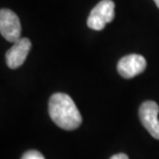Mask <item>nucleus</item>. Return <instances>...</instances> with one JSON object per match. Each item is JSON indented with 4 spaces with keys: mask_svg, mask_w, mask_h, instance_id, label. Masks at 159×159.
<instances>
[{
    "mask_svg": "<svg viewBox=\"0 0 159 159\" xmlns=\"http://www.w3.org/2000/svg\"><path fill=\"white\" fill-rule=\"evenodd\" d=\"M147 67V61L142 55L130 54L121 58L117 65V69L121 77L132 79L141 75Z\"/></svg>",
    "mask_w": 159,
    "mask_h": 159,
    "instance_id": "nucleus-5",
    "label": "nucleus"
},
{
    "mask_svg": "<svg viewBox=\"0 0 159 159\" xmlns=\"http://www.w3.org/2000/svg\"><path fill=\"white\" fill-rule=\"evenodd\" d=\"M49 115L57 126L75 130L82 124V116L75 101L65 93H55L49 100Z\"/></svg>",
    "mask_w": 159,
    "mask_h": 159,
    "instance_id": "nucleus-1",
    "label": "nucleus"
},
{
    "mask_svg": "<svg viewBox=\"0 0 159 159\" xmlns=\"http://www.w3.org/2000/svg\"><path fill=\"white\" fill-rule=\"evenodd\" d=\"M154 2H155V4L157 5V7L159 8V0H154Z\"/></svg>",
    "mask_w": 159,
    "mask_h": 159,
    "instance_id": "nucleus-9",
    "label": "nucleus"
},
{
    "mask_svg": "<svg viewBox=\"0 0 159 159\" xmlns=\"http://www.w3.org/2000/svg\"><path fill=\"white\" fill-rule=\"evenodd\" d=\"M31 49V41L30 39H21L12 44V47L6 52L5 60L6 64L9 68L16 69L23 64L26 60L28 54Z\"/></svg>",
    "mask_w": 159,
    "mask_h": 159,
    "instance_id": "nucleus-6",
    "label": "nucleus"
},
{
    "mask_svg": "<svg viewBox=\"0 0 159 159\" xmlns=\"http://www.w3.org/2000/svg\"><path fill=\"white\" fill-rule=\"evenodd\" d=\"M0 32L7 41L15 43L21 39L22 27L19 17L7 8L0 11Z\"/></svg>",
    "mask_w": 159,
    "mask_h": 159,
    "instance_id": "nucleus-3",
    "label": "nucleus"
},
{
    "mask_svg": "<svg viewBox=\"0 0 159 159\" xmlns=\"http://www.w3.org/2000/svg\"><path fill=\"white\" fill-rule=\"evenodd\" d=\"M115 17V3L112 0H101L92 8L87 20L89 28L96 31L102 30Z\"/></svg>",
    "mask_w": 159,
    "mask_h": 159,
    "instance_id": "nucleus-2",
    "label": "nucleus"
},
{
    "mask_svg": "<svg viewBox=\"0 0 159 159\" xmlns=\"http://www.w3.org/2000/svg\"><path fill=\"white\" fill-rule=\"evenodd\" d=\"M21 159H44L43 155L36 150H30L25 152Z\"/></svg>",
    "mask_w": 159,
    "mask_h": 159,
    "instance_id": "nucleus-7",
    "label": "nucleus"
},
{
    "mask_svg": "<svg viewBox=\"0 0 159 159\" xmlns=\"http://www.w3.org/2000/svg\"><path fill=\"white\" fill-rule=\"evenodd\" d=\"M159 107L155 101L148 100L142 103L139 110V120L143 126L154 139H159Z\"/></svg>",
    "mask_w": 159,
    "mask_h": 159,
    "instance_id": "nucleus-4",
    "label": "nucleus"
},
{
    "mask_svg": "<svg viewBox=\"0 0 159 159\" xmlns=\"http://www.w3.org/2000/svg\"><path fill=\"white\" fill-rule=\"evenodd\" d=\"M110 159H129V158H128V156H127L126 154H124V153H119V154L114 155V156H112Z\"/></svg>",
    "mask_w": 159,
    "mask_h": 159,
    "instance_id": "nucleus-8",
    "label": "nucleus"
}]
</instances>
